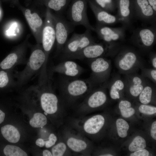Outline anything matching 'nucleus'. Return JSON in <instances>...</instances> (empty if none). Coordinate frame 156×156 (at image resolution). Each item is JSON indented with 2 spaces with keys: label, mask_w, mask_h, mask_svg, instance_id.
<instances>
[{
  "label": "nucleus",
  "mask_w": 156,
  "mask_h": 156,
  "mask_svg": "<svg viewBox=\"0 0 156 156\" xmlns=\"http://www.w3.org/2000/svg\"><path fill=\"white\" fill-rule=\"evenodd\" d=\"M22 23L18 20L12 19L8 21L4 28V33L7 39L14 41L19 39L23 31Z\"/></svg>",
  "instance_id": "nucleus-20"
},
{
  "label": "nucleus",
  "mask_w": 156,
  "mask_h": 156,
  "mask_svg": "<svg viewBox=\"0 0 156 156\" xmlns=\"http://www.w3.org/2000/svg\"><path fill=\"white\" fill-rule=\"evenodd\" d=\"M106 51V48L102 44L94 43L86 46L69 59H93L101 57L105 53Z\"/></svg>",
  "instance_id": "nucleus-19"
},
{
  "label": "nucleus",
  "mask_w": 156,
  "mask_h": 156,
  "mask_svg": "<svg viewBox=\"0 0 156 156\" xmlns=\"http://www.w3.org/2000/svg\"><path fill=\"white\" fill-rule=\"evenodd\" d=\"M68 126L85 136L89 137L99 133L104 127V116L96 114L89 117L73 118L69 120Z\"/></svg>",
  "instance_id": "nucleus-3"
},
{
  "label": "nucleus",
  "mask_w": 156,
  "mask_h": 156,
  "mask_svg": "<svg viewBox=\"0 0 156 156\" xmlns=\"http://www.w3.org/2000/svg\"><path fill=\"white\" fill-rule=\"evenodd\" d=\"M139 112L144 114L152 115L156 113V107L147 104H143L140 105L138 108Z\"/></svg>",
  "instance_id": "nucleus-36"
},
{
  "label": "nucleus",
  "mask_w": 156,
  "mask_h": 156,
  "mask_svg": "<svg viewBox=\"0 0 156 156\" xmlns=\"http://www.w3.org/2000/svg\"><path fill=\"white\" fill-rule=\"evenodd\" d=\"M134 18L146 24H156V15L147 0H131Z\"/></svg>",
  "instance_id": "nucleus-12"
},
{
  "label": "nucleus",
  "mask_w": 156,
  "mask_h": 156,
  "mask_svg": "<svg viewBox=\"0 0 156 156\" xmlns=\"http://www.w3.org/2000/svg\"><path fill=\"white\" fill-rule=\"evenodd\" d=\"M42 155L43 156H52L51 152L48 150H43L42 153Z\"/></svg>",
  "instance_id": "nucleus-42"
},
{
  "label": "nucleus",
  "mask_w": 156,
  "mask_h": 156,
  "mask_svg": "<svg viewBox=\"0 0 156 156\" xmlns=\"http://www.w3.org/2000/svg\"><path fill=\"white\" fill-rule=\"evenodd\" d=\"M113 155L109 153H105L102 155L101 156H113Z\"/></svg>",
  "instance_id": "nucleus-46"
},
{
  "label": "nucleus",
  "mask_w": 156,
  "mask_h": 156,
  "mask_svg": "<svg viewBox=\"0 0 156 156\" xmlns=\"http://www.w3.org/2000/svg\"><path fill=\"white\" fill-rule=\"evenodd\" d=\"M90 31L86 29L83 34H73L66 42L61 52L64 57L69 58L86 46L95 43Z\"/></svg>",
  "instance_id": "nucleus-7"
},
{
  "label": "nucleus",
  "mask_w": 156,
  "mask_h": 156,
  "mask_svg": "<svg viewBox=\"0 0 156 156\" xmlns=\"http://www.w3.org/2000/svg\"><path fill=\"white\" fill-rule=\"evenodd\" d=\"M90 84L86 80H69L65 82L62 89V101L64 105H71L89 91Z\"/></svg>",
  "instance_id": "nucleus-5"
},
{
  "label": "nucleus",
  "mask_w": 156,
  "mask_h": 156,
  "mask_svg": "<svg viewBox=\"0 0 156 156\" xmlns=\"http://www.w3.org/2000/svg\"><path fill=\"white\" fill-rule=\"evenodd\" d=\"M126 29L123 26L113 28L106 25H96L94 31L99 38L107 45L115 46L117 42L124 40Z\"/></svg>",
  "instance_id": "nucleus-13"
},
{
  "label": "nucleus",
  "mask_w": 156,
  "mask_h": 156,
  "mask_svg": "<svg viewBox=\"0 0 156 156\" xmlns=\"http://www.w3.org/2000/svg\"><path fill=\"white\" fill-rule=\"evenodd\" d=\"M5 116V113L0 109V124L4 121Z\"/></svg>",
  "instance_id": "nucleus-43"
},
{
  "label": "nucleus",
  "mask_w": 156,
  "mask_h": 156,
  "mask_svg": "<svg viewBox=\"0 0 156 156\" xmlns=\"http://www.w3.org/2000/svg\"><path fill=\"white\" fill-rule=\"evenodd\" d=\"M156 39V24L138 28L133 31L130 40L142 50H147L155 44Z\"/></svg>",
  "instance_id": "nucleus-9"
},
{
  "label": "nucleus",
  "mask_w": 156,
  "mask_h": 156,
  "mask_svg": "<svg viewBox=\"0 0 156 156\" xmlns=\"http://www.w3.org/2000/svg\"><path fill=\"white\" fill-rule=\"evenodd\" d=\"M84 69L76 63L71 60H67L52 66L50 70L51 75L57 73L65 75L75 77L81 74Z\"/></svg>",
  "instance_id": "nucleus-17"
},
{
  "label": "nucleus",
  "mask_w": 156,
  "mask_h": 156,
  "mask_svg": "<svg viewBox=\"0 0 156 156\" xmlns=\"http://www.w3.org/2000/svg\"><path fill=\"white\" fill-rule=\"evenodd\" d=\"M14 70L0 69V90L16 86V81L14 76Z\"/></svg>",
  "instance_id": "nucleus-23"
},
{
  "label": "nucleus",
  "mask_w": 156,
  "mask_h": 156,
  "mask_svg": "<svg viewBox=\"0 0 156 156\" xmlns=\"http://www.w3.org/2000/svg\"><path fill=\"white\" fill-rule=\"evenodd\" d=\"M47 122L46 116L39 112L35 113L29 122L30 125L34 128H42L47 125Z\"/></svg>",
  "instance_id": "nucleus-28"
},
{
  "label": "nucleus",
  "mask_w": 156,
  "mask_h": 156,
  "mask_svg": "<svg viewBox=\"0 0 156 156\" xmlns=\"http://www.w3.org/2000/svg\"><path fill=\"white\" fill-rule=\"evenodd\" d=\"M55 31L56 49V55L61 53L66 42L69 34L72 31L74 26L67 21L60 14L52 13Z\"/></svg>",
  "instance_id": "nucleus-11"
},
{
  "label": "nucleus",
  "mask_w": 156,
  "mask_h": 156,
  "mask_svg": "<svg viewBox=\"0 0 156 156\" xmlns=\"http://www.w3.org/2000/svg\"><path fill=\"white\" fill-rule=\"evenodd\" d=\"M118 63L119 68L124 71L128 70L134 65L137 61L138 56L134 50L129 49H122L119 54Z\"/></svg>",
  "instance_id": "nucleus-21"
},
{
  "label": "nucleus",
  "mask_w": 156,
  "mask_h": 156,
  "mask_svg": "<svg viewBox=\"0 0 156 156\" xmlns=\"http://www.w3.org/2000/svg\"><path fill=\"white\" fill-rule=\"evenodd\" d=\"M151 75L152 78L156 81V70L155 69L152 70L151 72Z\"/></svg>",
  "instance_id": "nucleus-44"
},
{
  "label": "nucleus",
  "mask_w": 156,
  "mask_h": 156,
  "mask_svg": "<svg viewBox=\"0 0 156 156\" xmlns=\"http://www.w3.org/2000/svg\"><path fill=\"white\" fill-rule=\"evenodd\" d=\"M20 9L35 38L36 43L41 44L44 21L38 13L33 12L28 8L21 7Z\"/></svg>",
  "instance_id": "nucleus-15"
},
{
  "label": "nucleus",
  "mask_w": 156,
  "mask_h": 156,
  "mask_svg": "<svg viewBox=\"0 0 156 156\" xmlns=\"http://www.w3.org/2000/svg\"><path fill=\"white\" fill-rule=\"evenodd\" d=\"M36 144L40 147H42L45 146V141L43 139L39 138L36 140Z\"/></svg>",
  "instance_id": "nucleus-41"
},
{
  "label": "nucleus",
  "mask_w": 156,
  "mask_h": 156,
  "mask_svg": "<svg viewBox=\"0 0 156 156\" xmlns=\"http://www.w3.org/2000/svg\"><path fill=\"white\" fill-rule=\"evenodd\" d=\"M93 59L90 66L93 77L97 79H102L109 67V64L105 59L101 57Z\"/></svg>",
  "instance_id": "nucleus-22"
},
{
  "label": "nucleus",
  "mask_w": 156,
  "mask_h": 156,
  "mask_svg": "<svg viewBox=\"0 0 156 156\" xmlns=\"http://www.w3.org/2000/svg\"><path fill=\"white\" fill-rule=\"evenodd\" d=\"M151 135L152 138L156 140V121H154L152 123L151 129Z\"/></svg>",
  "instance_id": "nucleus-39"
},
{
  "label": "nucleus",
  "mask_w": 156,
  "mask_h": 156,
  "mask_svg": "<svg viewBox=\"0 0 156 156\" xmlns=\"http://www.w3.org/2000/svg\"><path fill=\"white\" fill-rule=\"evenodd\" d=\"M121 115L125 118H128L134 115L135 110L131 107V104L127 100H122L120 102L119 105Z\"/></svg>",
  "instance_id": "nucleus-27"
},
{
  "label": "nucleus",
  "mask_w": 156,
  "mask_h": 156,
  "mask_svg": "<svg viewBox=\"0 0 156 156\" xmlns=\"http://www.w3.org/2000/svg\"><path fill=\"white\" fill-rule=\"evenodd\" d=\"M71 0H41L47 8L60 14L66 8Z\"/></svg>",
  "instance_id": "nucleus-25"
},
{
  "label": "nucleus",
  "mask_w": 156,
  "mask_h": 156,
  "mask_svg": "<svg viewBox=\"0 0 156 156\" xmlns=\"http://www.w3.org/2000/svg\"><path fill=\"white\" fill-rule=\"evenodd\" d=\"M147 0L153 10L154 13L156 15V0Z\"/></svg>",
  "instance_id": "nucleus-40"
},
{
  "label": "nucleus",
  "mask_w": 156,
  "mask_h": 156,
  "mask_svg": "<svg viewBox=\"0 0 156 156\" xmlns=\"http://www.w3.org/2000/svg\"><path fill=\"white\" fill-rule=\"evenodd\" d=\"M1 131L3 137L11 143H17L20 140V135L18 131L12 125H7L2 127Z\"/></svg>",
  "instance_id": "nucleus-24"
},
{
  "label": "nucleus",
  "mask_w": 156,
  "mask_h": 156,
  "mask_svg": "<svg viewBox=\"0 0 156 156\" xmlns=\"http://www.w3.org/2000/svg\"><path fill=\"white\" fill-rule=\"evenodd\" d=\"M40 94V104L45 116L56 114L63 124L65 114L64 105L53 91L50 79L38 81L32 86Z\"/></svg>",
  "instance_id": "nucleus-2"
},
{
  "label": "nucleus",
  "mask_w": 156,
  "mask_h": 156,
  "mask_svg": "<svg viewBox=\"0 0 156 156\" xmlns=\"http://www.w3.org/2000/svg\"><path fill=\"white\" fill-rule=\"evenodd\" d=\"M61 138L72 151L83 156L90 155L91 144L86 136L68 126H64L61 131Z\"/></svg>",
  "instance_id": "nucleus-4"
},
{
  "label": "nucleus",
  "mask_w": 156,
  "mask_h": 156,
  "mask_svg": "<svg viewBox=\"0 0 156 156\" xmlns=\"http://www.w3.org/2000/svg\"><path fill=\"white\" fill-rule=\"evenodd\" d=\"M153 90L150 86H147L144 87L139 95V99L142 104H147L151 101Z\"/></svg>",
  "instance_id": "nucleus-35"
},
{
  "label": "nucleus",
  "mask_w": 156,
  "mask_h": 156,
  "mask_svg": "<svg viewBox=\"0 0 156 156\" xmlns=\"http://www.w3.org/2000/svg\"><path fill=\"white\" fill-rule=\"evenodd\" d=\"M118 12L117 15L119 22L126 29H132L133 17L131 0H115Z\"/></svg>",
  "instance_id": "nucleus-16"
},
{
  "label": "nucleus",
  "mask_w": 156,
  "mask_h": 156,
  "mask_svg": "<svg viewBox=\"0 0 156 156\" xmlns=\"http://www.w3.org/2000/svg\"><path fill=\"white\" fill-rule=\"evenodd\" d=\"M107 100V96L103 91H96L88 96L77 106L76 113L80 116H84L92 110L102 106Z\"/></svg>",
  "instance_id": "nucleus-14"
},
{
  "label": "nucleus",
  "mask_w": 156,
  "mask_h": 156,
  "mask_svg": "<svg viewBox=\"0 0 156 156\" xmlns=\"http://www.w3.org/2000/svg\"><path fill=\"white\" fill-rule=\"evenodd\" d=\"M146 147L145 140L140 136L135 137L129 146V150L131 152L144 148Z\"/></svg>",
  "instance_id": "nucleus-34"
},
{
  "label": "nucleus",
  "mask_w": 156,
  "mask_h": 156,
  "mask_svg": "<svg viewBox=\"0 0 156 156\" xmlns=\"http://www.w3.org/2000/svg\"><path fill=\"white\" fill-rule=\"evenodd\" d=\"M56 41L54 23L51 10L47 8L42 34L41 44L47 63L49 56Z\"/></svg>",
  "instance_id": "nucleus-10"
},
{
  "label": "nucleus",
  "mask_w": 156,
  "mask_h": 156,
  "mask_svg": "<svg viewBox=\"0 0 156 156\" xmlns=\"http://www.w3.org/2000/svg\"><path fill=\"white\" fill-rule=\"evenodd\" d=\"M87 1L96 17L97 22L96 25H110L119 23L116 15H112L101 8L92 0H87Z\"/></svg>",
  "instance_id": "nucleus-18"
},
{
  "label": "nucleus",
  "mask_w": 156,
  "mask_h": 156,
  "mask_svg": "<svg viewBox=\"0 0 156 156\" xmlns=\"http://www.w3.org/2000/svg\"><path fill=\"white\" fill-rule=\"evenodd\" d=\"M31 52L26 65L22 71L14 74L16 81V86L21 87L26 84L31 78L40 73L38 80L48 79L46 56L41 44L32 45L29 43Z\"/></svg>",
  "instance_id": "nucleus-1"
},
{
  "label": "nucleus",
  "mask_w": 156,
  "mask_h": 156,
  "mask_svg": "<svg viewBox=\"0 0 156 156\" xmlns=\"http://www.w3.org/2000/svg\"><path fill=\"white\" fill-rule=\"evenodd\" d=\"M68 16L70 22L74 26L82 25L90 31L95 28L90 24L87 13V0H71Z\"/></svg>",
  "instance_id": "nucleus-6"
},
{
  "label": "nucleus",
  "mask_w": 156,
  "mask_h": 156,
  "mask_svg": "<svg viewBox=\"0 0 156 156\" xmlns=\"http://www.w3.org/2000/svg\"><path fill=\"white\" fill-rule=\"evenodd\" d=\"M124 86V84L122 80L118 79L115 81L110 89L109 93L111 98L113 99H119V92L123 89Z\"/></svg>",
  "instance_id": "nucleus-33"
},
{
  "label": "nucleus",
  "mask_w": 156,
  "mask_h": 156,
  "mask_svg": "<svg viewBox=\"0 0 156 156\" xmlns=\"http://www.w3.org/2000/svg\"><path fill=\"white\" fill-rule=\"evenodd\" d=\"M48 139V140L45 141V146L47 148H50L55 144L57 138L54 134L51 133L49 135Z\"/></svg>",
  "instance_id": "nucleus-37"
},
{
  "label": "nucleus",
  "mask_w": 156,
  "mask_h": 156,
  "mask_svg": "<svg viewBox=\"0 0 156 156\" xmlns=\"http://www.w3.org/2000/svg\"><path fill=\"white\" fill-rule=\"evenodd\" d=\"M150 155L149 152L146 149L144 148L138 150L134 151L130 154V156H148Z\"/></svg>",
  "instance_id": "nucleus-38"
},
{
  "label": "nucleus",
  "mask_w": 156,
  "mask_h": 156,
  "mask_svg": "<svg viewBox=\"0 0 156 156\" xmlns=\"http://www.w3.org/2000/svg\"><path fill=\"white\" fill-rule=\"evenodd\" d=\"M116 125L118 136L122 138L126 137L129 127L128 123L123 119L119 118L116 120Z\"/></svg>",
  "instance_id": "nucleus-31"
},
{
  "label": "nucleus",
  "mask_w": 156,
  "mask_h": 156,
  "mask_svg": "<svg viewBox=\"0 0 156 156\" xmlns=\"http://www.w3.org/2000/svg\"><path fill=\"white\" fill-rule=\"evenodd\" d=\"M152 65L153 67L156 68V57L155 56H154L152 60Z\"/></svg>",
  "instance_id": "nucleus-45"
},
{
  "label": "nucleus",
  "mask_w": 156,
  "mask_h": 156,
  "mask_svg": "<svg viewBox=\"0 0 156 156\" xmlns=\"http://www.w3.org/2000/svg\"><path fill=\"white\" fill-rule=\"evenodd\" d=\"M51 152L53 156H70L72 155V152L61 138L56 144L53 146Z\"/></svg>",
  "instance_id": "nucleus-26"
},
{
  "label": "nucleus",
  "mask_w": 156,
  "mask_h": 156,
  "mask_svg": "<svg viewBox=\"0 0 156 156\" xmlns=\"http://www.w3.org/2000/svg\"><path fill=\"white\" fill-rule=\"evenodd\" d=\"M4 154L6 156H27L26 152L16 146L8 145L3 149Z\"/></svg>",
  "instance_id": "nucleus-30"
},
{
  "label": "nucleus",
  "mask_w": 156,
  "mask_h": 156,
  "mask_svg": "<svg viewBox=\"0 0 156 156\" xmlns=\"http://www.w3.org/2000/svg\"><path fill=\"white\" fill-rule=\"evenodd\" d=\"M29 37L30 35H28L22 42L15 47L0 62V69L14 70L17 65L26 64L27 60L26 56Z\"/></svg>",
  "instance_id": "nucleus-8"
},
{
  "label": "nucleus",
  "mask_w": 156,
  "mask_h": 156,
  "mask_svg": "<svg viewBox=\"0 0 156 156\" xmlns=\"http://www.w3.org/2000/svg\"><path fill=\"white\" fill-rule=\"evenodd\" d=\"M132 83L129 88L130 93L133 96L137 97L144 88L142 80L140 77L135 76L133 78Z\"/></svg>",
  "instance_id": "nucleus-29"
},
{
  "label": "nucleus",
  "mask_w": 156,
  "mask_h": 156,
  "mask_svg": "<svg viewBox=\"0 0 156 156\" xmlns=\"http://www.w3.org/2000/svg\"><path fill=\"white\" fill-rule=\"evenodd\" d=\"M96 4L103 9L110 13L117 8L115 0H92Z\"/></svg>",
  "instance_id": "nucleus-32"
}]
</instances>
